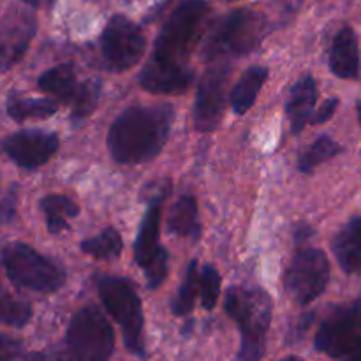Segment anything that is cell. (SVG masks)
Masks as SVG:
<instances>
[{"mask_svg": "<svg viewBox=\"0 0 361 361\" xmlns=\"http://www.w3.org/2000/svg\"><path fill=\"white\" fill-rule=\"evenodd\" d=\"M221 295V275L212 264H204L200 274V296L201 305L207 310H212L217 305Z\"/></svg>", "mask_w": 361, "mask_h": 361, "instance_id": "4316f807", "label": "cell"}, {"mask_svg": "<svg viewBox=\"0 0 361 361\" xmlns=\"http://www.w3.org/2000/svg\"><path fill=\"white\" fill-rule=\"evenodd\" d=\"M197 291H200V275H197V261H190L187 267L185 277L178 289V295L173 300L171 307L175 316H187L194 309Z\"/></svg>", "mask_w": 361, "mask_h": 361, "instance_id": "484cf974", "label": "cell"}, {"mask_svg": "<svg viewBox=\"0 0 361 361\" xmlns=\"http://www.w3.org/2000/svg\"><path fill=\"white\" fill-rule=\"evenodd\" d=\"M270 76V71L263 66H252L242 74L236 87L231 92V104L235 113L245 115L256 102L257 94L263 88L264 81Z\"/></svg>", "mask_w": 361, "mask_h": 361, "instance_id": "ffe728a7", "label": "cell"}, {"mask_svg": "<svg viewBox=\"0 0 361 361\" xmlns=\"http://www.w3.org/2000/svg\"><path fill=\"white\" fill-rule=\"evenodd\" d=\"M168 233L175 236L189 240H200L201 224H200V212H197V203L194 196H180L178 201L171 207L168 217Z\"/></svg>", "mask_w": 361, "mask_h": 361, "instance_id": "d6986e66", "label": "cell"}, {"mask_svg": "<svg viewBox=\"0 0 361 361\" xmlns=\"http://www.w3.org/2000/svg\"><path fill=\"white\" fill-rule=\"evenodd\" d=\"M37 21L34 13L23 7H9L2 18V69L9 71L23 59L32 37L35 35Z\"/></svg>", "mask_w": 361, "mask_h": 361, "instance_id": "5bb4252c", "label": "cell"}, {"mask_svg": "<svg viewBox=\"0 0 361 361\" xmlns=\"http://www.w3.org/2000/svg\"><path fill=\"white\" fill-rule=\"evenodd\" d=\"M358 118H360V123H361V101L358 102Z\"/></svg>", "mask_w": 361, "mask_h": 361, "instance_id": "8d00e7d4", "label": "cell"}, {"mask_svg": "<svg viewBox=\"0 0 361 361\" xmlns=\"http://www.w3.org/2000/svg\"><path fill=\"white\" fill-rule=\"evenodd\" d=\"M25 361H49L48 356L46 355H41V353H32V355H28Z\"/></svg>", "mask_w": 361, "mask_h": 361, "instance_id": "e575fe53", "label": "cell"}, {"mask_svg": "<svg viewBox=\"0 0 361 361\" xmlns=\"http://www.w3.org/2000/svg\"><path fill=\"white\" fill-rule=\"evenodd\" d=\"M330 282V263L323 250L305 249L293 257L284 277L286 291L298 305H310Z\"/></svg>", "mask_w": 361, "mask_h": 361, "instance_id": "30bf717a", "label": "cell"}, {"mask_svg": "<svg viewBox=\"0 0 361 361\" xmlns=\"http://www.w3.org/2000/svg\"><path fill=\"white\" fill-rule=\"evenodd\" d=\"M2 264L13 284L30 291L53 293L66 284L63 268L25 243L4 247Z\"/></svg>", "mask_w": 361, "mask_h": 361, "instance_id": "52a82bcc", "label": "cell"}, {"mask_svg": "<svg viewBox=\"0 0 361 361\" xmlns=\"http://www.w3.org/2000/svg\"><path fill=\"white\" fill-rule=\"evenodd\" d=\"M39 204H41V210L44 214L48 231L53 235L67 231L71 226V219L80 215V207L63 194H49V196L42 197Z\"/></svg>", "mask_w": 361, "mask_h": 361, "instance_id": "44dd1931", "label": "cell"}, {"mask_svg": "<svg viewBox=\"0 0 361 361\" xmlns=\"http://www.w3.org/2000/svg\"><path fill=\"white\" fill-rule=\"evenodd\" d=\"M317 351L338 361H361V300L338 305L316 335Z\"/></svg>", "mask_w": 361, "mask_h": 361, "instance_id": "ba28073f", "label": "cell"}, {"mask_svg": "<svg viewBox=\"0 0 361 361\" xmlns=\"http://www.w3.org/2000/svg\"><path fill=\"white\" fill-rule=\"evenodd\" d=\"M282 361H303V360L296 358V356H289V358H286V360H282Z\"/></svg>", "mask_w": 361, "mask_h": 361, "instance_id": "d590c367", "label": "cell"}, {"mask_svg": "<svg viewBox=\"0 0 361 361\" xmlns=\"http://www.w3.org/2000/svg\"><path fill=\"white\" fill-rule=\"evenodd\" d=\"M39 88L46 94L53 95L55 101L63 102V104H73L80 83L76 78V69L71 63H62L53 69L46 71L44 74L39 76Z\"/></svg>", "mask_w": 361, "mask_h": 361, "instance_id": "ac0fdd59", "label": "cell"}, {"mask_svg": "<svg viewBox=\"0 0 361 361\" xmlns=\"http://www.w3.org/2000/svg\"><path fill=\"white\" fill-rule=\"evenodd\" d=\"M334 252L345 274L361 271V217H355L334 240Z\"/></svg>", "mask_w": 361, "mask_h": 361, "instance_id": "e0dca14e", "label": "cell"}, {"mask_svg": "<svg viewBox=\"0 0 361 361\" xmlns=\"http://www.w3.org/2000/svg\"><path fill=\"white\" fill-rule=\"evenodd\" d=\"M338 108V99L337 97H330L324 101V104L321 106V109L317 111V115L314 116V123H324L335 115Z\"/></svg>", "mask_w": 361, "mask_h": 361, "instance_id": "f546056e", "label": "cell"}, {"mask_svg": "<svg viewBox=\"0 0 361 361\" xmlns=\"http://www.w3.org/2000/svg\"><path fill=\"white\" fill-rule=\"evenodd\" d=\"M312 323V314H310V316H305L303 317L302 321H300V323H296V326H295V331H293L291 334V337H298V338H302V335L305 334V330L307 328H309V324Z\"/></svg>", "mask_w": 361, "mask_h": 361, "instance_id": "d6a6232c", "label": "cell"}, {"mask_svg": "<svg viewBox=\"0 0 361 361\" xmlns=\"http://www.w3.org/2000/svg\"><path fill=\"white\" fill-rule=\"evenodd\" d=\"M97 289L104 309L122 330L126 348L137 358H147L143 305L133 282L129 279L102 275L97 279Z\"/></svg>", "mask_w": 361, "mask_h": 361, "instance_id": "8992f818", "label": "cell"}, {"mask_svg": "<svg viewBox=\"0 0 361 361\" xmlns=\"http://www.w3.org/2000/svg\"><path fill=\"white\" fill-rule=\"evenodd\" d=\"M59 136L46 130H20L4 140V152L13 162L23 169L44 166L59 150Z\"/></svg>", "mask_w": 361, "mask_h": 361, "instance_id": "4fadbf2b", "label": "cell"}, {"mask_svg": "<svg viewBox=\"0 0 361 361\" xmlns=\"http://www.w3.org/2000/svg\"><path fill=\"white\" fill-rule=\"evenodd\" d=\"M115 335L104 314L94 305L78 310L67 326L62 348L48 355L49 361H109Z\"/></svg>", "mask_w": 361, "mask_h": 361, "instance_id": "277c9868", "label": "cell"}, {"mask_svg": "<svg viewBox=\"0 0 361 361\" xmlns=\"http://www.w3.org/2000/svg\"><path fill=\"white\" fill-rule=\"evenodd\" d=\"M229 78L231 66L226 62L212 63L201 76L194 102V126L201 133H212L221 123Z\"/></svg>", "mask_w": 361, "mask_h": 361, "instance_id": "7c38bea8", "label": "cell"}, {"mask_svg": "<svg viewBox=\"0 0 361 361\" xmlns=\"http://www.w3.org/2000/svg\"><path fill=\"white\" fill-rule=\"evenodd\" d=\"M210 6L203 0H187L176 7L155 39L154 53L140 76L150 94H183L194 81L189 59L203 32Z\"/></svg>", "mask_w": 361, "mask_h": 361, "instance_id": "6da1fadb", "label": "cell"}, {"mask_svg": "<svg viewBox=\"0 0 361 361\" xmlns=\"http://www.w3.org/2000/svg\"><path fill=\"white\" fill-rule=\"evenodd\" d=\"M229 2H231V0H229Z\"/></svg>", "mask_w": 361, "mask_h": 361, "instance_id": "74e56055", "label": "cell"}, {"mask_svg": "<svg viewBox=\"0 0 361 361\" xmlns=\"http://www.w3.org/2000/svg\"><path fill=\"white\" fill-rule=\"evenodd\" d=\"M175 122L171 104L127 108L108 133V148L118 164H141L157 157Z\"/></svg>", "mask_w": 361, "mask_h": 361, "instance_id": "7a4b0ae2", "label": "cell"}, {"mask_svg": "<svg viewBox=\"0 0 361 361\" xmlns=\"http://www.w3.org/2000/svg\"><path fill=\"white\" fill-rule=\"evenodd\" d=\"M331 73L342 80H355L360 74L358 39L351 27H344L337 32L328 55Z\"/></svg>", "mask_w": 361, "mask_h": 361, "instance_id": "9a60e30c", "label": "cell"}, {"mask_svg": "<svg viewBox=\"0 0 361 361\" xmlns=\"http://www.w3.org/2000/svg\"><path fill=\"white\" fill-rule=\"evenodd\" d=\"M32 319V307L21 300L11 298L7 293L2 296V323L7 326L23 328Z\"/></svg>", "mask_w": 361, "mask_h": 361, "instance_id": "83f0119b", "label": "cell"}, {"mask_svg": "<svg viewBox=\"0 0 361 361\" xmlns=\"http://www.w3.org/2000/svg\"><path fill=\"white\" fill-rule=\"evenodd\" d=\"M16 203H18V185H11L9 192L4 196V203H2V221L4 224L11 221L16 214Z\"/></svg>", "mask_w": 361, "mask_h": 361, "instance_id": "f1b7e54d", "label": "cell"}, {"mask_svg": "<svg viewBox=\"0 0 361 361\" xmlns=\"http://www.w3.org/2000/svg\"><path fill=\"white\" fill-rule=\"evenodd\" d=\"M21 2L30 7H49L53 4V0H21Z\"/></svg>", "mask_w": 361, "mask_h": 361, "instance_id": "836d02e7", "label": "cell"}, {"mask_svg": "<svg viewBox=\"0 0 361 361\" xmlns=\"http://www.w3.org/2000/svg\"><path fill=\"white\" fill-rule=\"evenodd\" d=\"M145 48V35L134 21L120 14L109 18L101 35L102 60L109 71L122 73L134 67L143 56Z\"/></svg>", "mask_w": 361, "mask_h": 361, "instance_id": "8fae6325", "label": "cell"}, {"mask_svg": "<svg viewBox=\"0 0 361 361\" xmlns=\"http://www.w3.org/2000/svg\"><path fill=\"white\" fill-rule=\"evenodd\" d=\"M20 353H21V342L7 337V335H2V361L14 360L16 356H20Z\"/></svg>", "mask_w": 361, "mask_h": 361, "instance_id": "4dcf8cb0", "label": "cell"}, {"mask_svg": "<svg viewBox=\"0 0 361 361\" xmlns=\"http://www.w3.org/2000/svg\"><path fill=\"white\" fill-rule=\"evenodd\" d=\"M101 81L95 80V78H90V80H85L83 83H80V90H78L76 97L71 104V108H73L71 120H73L74 126H80L95 111L99 99H101Z\"/></svg>", "mask_w": 361, "mask_h": 361, "instance_id": "cb8c5ba5", "label": "cell"}, {"mask_svg": "<svg viewBox=\"0 0 361 361\" xmlns=\"http://www.w3.org/2000/svg\"><path fill=\"white\" fill-rule=\"evenodd\" d=\"M166 194H168V189L152 196L143 221H141L140 231H137L136 243H134V259H136L137 267L143 268L150 289H157L166 281L169 271L168 252L159 243L162 203H164Z\"/></svg>", "mask_w": 361, "mask_h": 361, "instance_id": "9c48e42d", "label": "cell"}, {"mask_svg": "<svg viewBox=\"0 0 361 361\" xmlns=\"http://www.w3.org/2000/svg\"><path fill=\"white\" fill-rule=\"evenodd\" d=\"M80 247L85 254L95 257V259L111 261L122 254L123 242L122 236L115 228H108L99 233L97 236H92V238L81 242Z\"/></svg>", "mask_w": 361, "mask_h": 361, "instance_id": "603a6c76", "label": "cell"}, {"mask_svg": "<svg viewBox=\"0 0 361 361\" xmlns=\"http://www.w3.org/2000/svg\"><path fill=\"white\" fill-rule=\"evenodd\" d=\"M224 310L240 328V349L233 361H261L267 349L274 302L257 286H233L226 293Z\"/></svg>", "mask_w": 361, "mask_h": 361, "instance_id": "3957f363", "label": "cell"}, {"mask_svg": "<svg viewBox=\"0 0 361 361\" xmlns=\"http://www.w3.org/2000/svg\"><path fill=\"white\" fill-rule=\"evenodd\" d=\"M317 101V85L312 76H303L293 85L286 101V113L291 122L293 134H300L309 123Z\"/></svg>", "mask_w": 361, "mask_h": 361, "instance_id": "2e32d148", "label": "cell"}, {"mask_svg": "<svg viewBox=\"0 0 361 361\" xmlns=\"http://www.w3.org/2000/svg\"><path fill=\"white\" fill-rule=\"evenodd\" d=\"M267 34V20L252 9H236L212 27L203 46L208 62H226L245 56L257 48Z\"/></svg>", "mask_w": 361, "mask_h": 361, "instance_id": "5b68a950", "label": "cell"}, {"mask_svg": "<svg viewBox=\"0 0 361 361\" xmlns=\"http://www.w3.org/2000/svg\"><path fill=\"white\" fill-rule=\"evenodd\" d=\"M341 152V147L338 143H335L330 136L323 134V136L317 137L298 159V169L302 173H310L314 171V168H317L323 162L330 161L331 157Z\"/></svg>", "mask_w": 361, "mask_h": 361, "instance_id": "d4e9b609", "label": "cell"}, {"mask_svg": "<svg viewBox=\"0 0 361 361\" xmlns=\"http://www.w3.org/2000/svg\"><path fill=\"white\" fill-rule=\"evenodd\" d=\"M302 2L303 0H277L279 7H281V9L288 14L296 13V11H298V7L302 6Z\"/></svg>", "mask_w": 361, "mask_h": 361, "instance_id": "1f68e13d", "label": "cell"}, {"mask_svg": "<svg viewBox=\"0 0 361 361\" xmlns=\"http://www.w3.org/2000/svg\"><path fill=\"white\" fill-rule=\"evenodd\" d=\"M7 115L16 122H25V120L32 118H48V116L55 115L59 104L55 99H34V97H23V95L13 94L7 95L6 101Z\"/></svg>", "mask_w": 361, "mask_h": 361, "instance_id": "7402d4cb", "label": "cell"}]
</instances>
